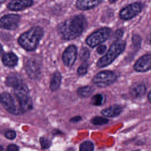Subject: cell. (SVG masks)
<instances>
[{
  "label": "cell",
  "instance_id": "cell-1",
  "mask_svg": "<svg viewBox=\"0 0 151 151\" xmlns=\"http://www.w3.org/2000/svg\"><path fill=\"white\" fill-rule=\"evenodd\" d=\"M86 25V20L82 15H76L60 24L58 31L63 38L67 40L76 39L83 32Z\"/></svg>",
  "mask_w": 151,
  "mask_h": 151
},
{
  "label": "cell",
  "instance_id": "cell-2",
  "mask_svg": "<svg viewBox=\"0 0 151 151\" xmlns=\"http://www.w3.org/2000/svg\"><path fill=\"white\" fill-rule=\"evenodd\" d=\"M44 35V30L40 27H34L22 34L18 38L19 45L27 51H33L38 46Z\"/></svg>",
  "mask_w": 151,
  "mask_h": 151
},
{
  "label": "cell",
  "instance_id": "cell-3",
  "mask_svg": "<svg viewBox=\"0 0 151 151\" xmlns=\"http://www.w3.org/2000/svg\"><path fill=\"white\" fill-rule=\"evenodd\" d=\"M126 42L121 40L114 41L109 48L106 54L101 57L97 63L99 68H103L110 64L124 50Z\"/></svg>",
  "mask_w": 151,
  "mask_h": 151
},
{
  "label": "cell",
  "instance_id": "cell-4",
  "mask_svg": "<svg viewBox=\"0 0 151 151\" xmlns=\"http://www.w3.org/2000/svg\"><path fill=\"white\" fill-rule=\"evenodd\" d=\"M14 88L15 96L22 113L31 110L33 107V104L27 85L22 82Z\"/></svg>",
  "mask_w": 151,
  "mask_h": 151
},
{
  "label": "cell",
  "instance_id": "cell-5",
  "mask_svg": "<svg viewBox=\"0 0 151 151\" xmlns=\"http://www.w3.org/2000/svg\"><path fill=\"white\" fill-rule=\"evenodd\" d=\"M110 32L109 28H100L87 37L86 43L91 47H95L106 41L109 38Z\"/></svg>",
  "mask_w": 151,
  "mask_h": 151
},
{
  "label": "cell",
  "instance_id": "cell-6",
  "mask_svg": "<svg viewBox=\"0 0 151 151\" xmlns=\"http://www.w3.org/2000/svg\"><path fill=\"white\" fill-rule=\"evenodd\" d=\"M0 103L11 114L14 115L23 114L19 104H17L13 96L8 93L5 92L0 94Z\"/></svg>",
  "mask_w": 151,
  "mask_h": 151
},
{
  "label": "cell",
  "instance_id": "cell-7",
  "mask_svg": "<svg viewBox=\"0 0 151 151\" xmlns=\"http://www.w3.org/2000/svg\"><path fill=\"white\" fill-rule=\"evenodd\" d=\"M117 78L116 73L113 71L105 70L95 75L92 79V81L98 87H105L115 82Z\"/></svg>",
  "mask_w": 151,
  "mask_h": 151
},
{
  "label": "cell",
  "instance_id": "cell-8",
  "mask_svg": "<svg viewBox=\"0 0 151 151\" xmlns=\"http://www.w3.org/2000/svg\"><path fill=\"white\" fill-rule=\"evenodd\" d=\"M142 5L139 2L130 4L123 8L119 12V17L122 19L129 20L139 14L142 9Z\"/></svg>",
  "mask_w": 151,
  "mask_h": 151
},
{
  "label": "cell",
  "instance_id": "cell-9",
  "mask_svg": "<svg viewBox=\"0 0 151 151\" xmlns=\"http://www.w3.org/2000/svg\"><path fill=\"white\" fill-rule=\"evenodd\" d=\"M25 70L29 77L31 78H37L40 76L41 70V62L38 58H29L25 65Z\"/></svg>",
  "mask_w": 151,
  "mask_h": 151
},
{
  "label": "cell",
  "instance_id": "cell-10",
  "mask_svg": "<svg viewBox=\"0 0 151 151\" xmlns=\"http://www.w3.org/2000/svg\"><path fill=\"white\" fill-rule=\"evenodd\" d=\"M20 16L17 14H8L0 18V28L9 30L16 29L19 25Z\"/></svg>",
  "mask_w": 151,
  "mask_h": 151
},
{
  "label": "cell",
  "instance_id": "cell-11",
  "mask_svg": "<svg viewBox=\"0 0 151 151\" xmlns=\"http://www.w3.org/2000/svg\"><path fill=\"white\" fill-rule=\"evenodd\" d=\"M77 56V47L74 45H69L65 50L62 56V60L64 65L67 67H71L76 60Z\"/></svg>",
  "mask_w": 151,
  "mask_h": 151
},
{
  "label": "cell",
  "instance_id": "cell-12",
  "mask_svg": "<svg viewBox=\"0 0 151 151\" xmlns=\"http://www.w3.org/2000/svg\"><path fill=\"white\" fill-rule=\"evenodd\" d=\"M138 72H146L151 69V54H145L139 58L133 66Z\"/></svg>",
  "mask_w": 151,
  "mask_h": 151
},
{
  "label": "cell",
  "instance_id": "cell-13",
  "mask_svg": "<svg viewBox=\"0 0 151 151\" xmlns=\"http://www.w3.org/2000/svg\"><path fill=\"white\" fill-rule=\"evenodd\" d=\"M32 1H12L8 5V8L12 11H21L32 5Z\"/></svg>",
  "mask_w": 151,
  "mask_h": 151
},
{
  "label": "cell",
  "instance_id": "cell-14",
  "mask_svg": "<svg viewBox=\"0 0 151 151\" xmlns=\"http://www.w3.org/2000/svg\"><path fill=\"white\" fill-rule=\"evenodd\" d=\"M101 2L99 0H79L76 2V6L80 10H88L96 7Z\"/></svg>",
  "mask_w": 151,
  "mask_h": 151
},
{
  "label": "cell",
  "instance_id": "cell-15",
  "mask_svg": "<svg viewBox=\"0 0 151 151\" xmlns=\"http://www.w3.org/2000/svg\"><path fill=\"white\" fill-rule=\"evenodd\" d=\"M146 91V86L142 83H136L132 85L129 89L130 94L133 98L142 97L145 94Z\"/></svg>",
  "mask_w": 151,
  "mask_h": 151
},
{
  "label": "cell",
  "instance_id": "cell-16",
  "mask_svg": "<svg viewBox=\"0 0 151 151\" xmlns=\"http://www.w3.org/2000/svg\"><path fill=\"white\" fill-rule=\"evenodd\" d=\"M122 111V107L119 105H113L101 110L102 115L108 117H113L119 116Z\"/></svg>",
  "mask_w": 151,
  "mask_h": 151
},
{
  "label": "cell",
  "instance_id": "cell-17",
  "mask_svg": "<svg viewBox=\"0 0 151 151\" xmlns=\"http://www.w3.org/2000/svg\"><path fill=\"white\" fill-rule=\"evenodd\" d=\"M2 62L5 65L9 67H13L17 64L18 57L13 52H7L4 54Z\"/></svg>",
  "mask_w": 151,
  "mask_h": 151
},
{
  "label": "cell",
  "instance_id": "cell-18",
  "mask_svg": "<svg viewBox=\"0 0 151 151\" xmlns=\"http://www.w3.org/2000/svg\"><path fill=\"white\" fill-rule=\"evenodd\" d=\"M61 75L58 71H55L52 76L50 81V88L51 91H56L60 86L61 82Z\"/></svg>",
  "mask_w": 151,
  "mask_h": 151
},
{
  "label": "cell",
  "instance_id": "cell-19",
  "mask_svg": "<svg viewBox=\"0 0 151 151\" xmlns=\"http://www.w3.org/2000/svg\"><path fill=\"white\" fill-rule=\"evenodd\" d=\"M21 83H22V81L20 78V77L15 74H11L9 75L6 80V85L13 88L15 87Z\"/></svg>",
  "mask_w": 151,
  "mask_h": 151
},
{
  "label": "cell",
  "instance_id": "cell-20",
  "mask_svg": "<svg viewBox=\"0 0 151 151\" xmlns=\"http://www.w3.org/2000/svg\"><path fill=\"white\" fill-rule=\"evenodd\" d=\"M93 92V88L89 86H83L78 88L77 90V93L80 97H88L90 96Z\"/></svg>",
  "mask_w": 151,
  "mask_h": 151
},
{
  "label": "cell",
  "instance_id": "cell-21",
  "mask_svg": "<svg viewBox=\"0 0 151 151\" xmlns=\"http://www.w3.org/2000/svg\"><path fill=\"white\" fill-rule=\"evenodd\" d=\"M94 144L92 142L86 140L82 142L79 146V151H93Z\"/></svg>",
  "mask_w": 151,
  "mask_h": 151
},
{
  "label": "cell",
  "instance_id": "cell-22",
  "mask_svg": "<svg viewBox=\"0 0 151 151\" xmlns=\"http://www.w3.org/2000/svg\"><path fill=\"white\" fill-rule=\"evenodd\" d=\"M104 100V98L103 95L101 94H97L94 95V96L92 97L90 103L91 104L94 106H100L101 105Z\"/></svg>",
  "mask_w": 151,
  "mask_h": 151
},
{
  "label": "cell",
  "instance_id": "cell-23",
  "mask_svg": "<svg viewBox=\"0 0 151 151\" xmlns=\"http://www.w3.org/2000/svg\"><path fill=\"white\" fill-rule=\"evenodd\" d=\"M108 122L109 120L107 119L100 116L94 117L91 120V123L94 125H103L106 124Z\"/></svg>",
  "mask_w": 151,
  "mask_h": 151
},
{
  "label": "cell",
  "instance_id": "cell-24",
  "mask_svg": "<svg viewBox=\"0 0 151 151\" xmlns=\"http://www.w3.org/2000/svg\"><path fill=\"white\" fill-rule=\"evenodd\" d=\"M80 58L84 62H86V61L90 57V51L88 48L86 47H83L80 52Z\"/></svg>",
  "mask_w": 151,
  "mask_h": 151
},
{
  "label": "cell",
  "instance_id": "cell-25",
  "mask_svg": "<svg viewBox=\"0 0 151 151\" xmlns=\"http://www.w3.org/2000/svg\"><path fill=\"white\" fill-rule=\"evenodd\" d=\"M41 147L42 149H47L49 148L51 145V142L47 137H41L40 140Z\"/></svg>",
  "mask_w": 151,
  "mask_h": 151
},
{
  "label": "cell",
  "instance_id": "cell-26",
  "mask_svg": "<svg viewBox=\"0 0 151 151\" xmlns=\"http://www.w3.org/2000/svg\"><path fill=\"white\" fill-rule=\"evenodd\" d=\"M88 64L86 62H84L81 64L77 69V73L79 76H84L87 73Z\"/></svg>",
  "mask_w": 151,
  "mask_h": 151
},
{
  "label": "cell",
  "instance_id": "cell-27",
  "mask_svg": "<svg viewBox=\"0 0 151 151\" xmlns=\"http://www.w3.org/2000/svg\"><path fill=\"white\" fill-rule=\"evenodd\" d=\"M132 42L134 46L139 47L141 43V38L138 35H134L132 37Z\"/></svg>",
  "mask_w": 151,
  "mask_h": 151
},
{
  "label": "cell",
  "instance_id": "cell-28",
  "mask_svg": "<svg viewBox=\"0 0 151 151\" xmlns=\"http://www.w3.org/2000/svg\"><path fill=\"white\" fill-rule=\"evenodd\" d=\"M5 137L10 140H12L16 137V133L14 130H8L5 134Z\"/></svg>",
  "mask_w": 151,
  "mask_h": 151
},
{
  "label": "cell",
  "instance_id": "cell-29",
  "mask_svg": "<svg viewBox=\"0 0 151 151\" xmlns=\"http://www.w3.org/2000/svg\"><path fill=\"white\" fill-rule=\"evenodd\" d=\"M106 49H107L106 45H99L97 48L96 51H97V52L99 54H104L106 52Z\"/></svg>",
  "mask_w": 151,
  "mask_h": 151
},
{
  "label": "cell",
  "instance_id": "cell-30",
  "mask_svg": "<svg viewBox=\"0 0 151 151\" xmlns=\"http://www.w3.org/2000/svg\"><path fill=\"white\" fill-rule=\"evenodd\" d=\"M19 150V147L14 144L9 145L7 146L6 151H18Z\"/></svg>",
  "mask_w": 151,
  "mask_h": 151
},
{
  "label": "cell",
  "instance_id": "cell-31",
  "mask_svg": "<svg viewBox=\"0 0 151 151\" xmlns=\"http://www.w3.org/2000/svg\"><path fill=\"white\" fill-rule=\"evenodd\" d=\"M81 116H75V117H72L71 119H70V122H74V123H76V122H78L79 121H80L81 120Z\"/></svg>",
  "mask_w": 151,
  "mask_h": 151
},
{
  "label": "cell",
  "instance_id": "cell-32",
  "mask_svg": "<svg viewBox=\"0 0 151 151\" xmlns=\"http://www.w3.org/2000/svg\"><path fill=\"white\" fill-rule=\"evenodd\" d=\"M147 99H148V100L150 103H151V91H150V92L149 93L148 95H147Z\"/></svg>",
  "mask_w": 151,
  "mask_h": 151
},
{
  "label": "cell",
  "instance_id": "cell-33",
  "mask_svg": "<svg viewBox=\"0 0 151 151\" xmlns=\"http://www.w3.org/2000/svg\"><path fill=\"white\" fill-rule=\"evenodd\" d=\"M148 40H149V42L151 43V33L149 35V36H148Z\"/></svg>",
  "mask_w": 151,
  "mask_h": 151
},
{
  "label": "cell",
  "instance_id": "cell-34",
  "mask_svg": "<svg viewBox=\"0 0 151 151\" xmlns=\"http://www.w3.org/2000/svg\"><path fill=\"white\" fill-rule=\"evenodd\" d=\"M67 151H74V150L72 148H69V149H68L67 150Z\"/></svg>",
  "mask_w": 151,
  "mask_h": 151
},
{
  "label": "cell",
  "instance_id": "cell-35",
  "mask_svg": "<svg viewBox=\"0 0 151 151\" xmlns=\"http://www.w3.org/2000/svg\"><path fill=\"white\" fill-rule=\"evenodd\" d=\"M2 45L0 44V54L2 52Z\"/></svg>",
  "mask_w": 151,
  "mask_h": 151
},
{
  "label": "cell",
  "instance_id": "cell-36",
  "mask_svg": "<svg viewBox=\"0 0 151 151\" xmlns=\"http://www.w3.org/2000/svg\"><path fill=\"white\" fill-rule=\"evenodd\" d=\"M4 150V147L0 145V151H3Z\"/></svg>",
  "mask_w": 151,
  "mask_h": 151
},
{
  "label": "cell",
  "instance_id": "cell-37",
  "mask_svg": "<svg viewBox=\"0 0 151 151\" xmlns=\"http://www.w3.org/2000/svg\"><path fill=\"white\" fill-rule=\"evenodd\" d=\"M2 2H3V1H0V4H1V3H2Z\"/></svg>",
  "mask_w": 151,
  "mask_h": 151
}]
</instances>
